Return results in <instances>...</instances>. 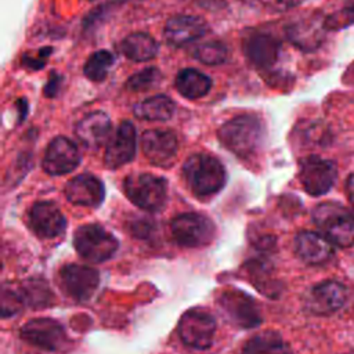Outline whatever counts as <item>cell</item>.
I'll use <instances>...</instances> for the list:
<instances>
[{"label":"cell","mask_w":354,"mask_h":354,"mask_svg":"<svg viewBox=\"0 0 354 354\" xmlns=\"http://www.w3.org/2000/svg\"><path fill=\"white\" fill-rule=\"evenodd\" d=\"M174 84L177 91L183 97L188 100H198L205 97L210 91L212 79L207 75L199 72L198 69L188 68L177 73Z\"/></svg>","instance_id":"obj_24"},{"label":"cell","mask_w":354,"mask_h":354,"mask_svg":"<svg viewBox=\"0 0 354 354\" xmlns=\"http://www.w3.org/2000/svg\"><path fill=\"white\" fill-rule=\"evenodd\" d=\"M299 178L307 194L319 196L333 187L337 178V166L333 160L310 155L300 160Z\"/></svg>","instance_id":"obj_7"},{"label":"cell","mask_w":354,"mask_h":354,"mask_svg":"<svg viewBox=\"0 0 354 354\" xmlns=\"http://www.w3.org/2000/svg\"><path fill=\"white\" fill-rule=\"evenodd\" d=\"M288 40L300 48L301 51L317 50L326 36L325 17L319 12H314L292 21L285 28Z\"/></svg>","instance_id":"obj_10"},{"label":"cell","mask_w":354,"mask_h":354,"mask_svg":"<svg viewBox=\"0 0 354 354\" xmlns=\"http://www.w3.org/2000/svg\"><path fill=\"white\" fill-rule=\"evenodd\" d=\"M21 337L35 347L54 351L65 343L66 335L59 322L51 318H33L22 326Z\"/></svg>","instance_id":"obj_12"},{"label":"cell","mask_w":354,"mask_h":354,"mask_svg":"<svg viewBox=\"0 0 354 354\" xmlns=\"http://www.w3.org/2000/svg\"><path fill=\"white\" fill-rule=\"evenodd\" d=\"M80 163V152L73 141L66 137L58 136L47 145L43 169L51 176H61L69 173Z\"/></svg>","instance_id":"obj_13"},{"label":"cell","mask_w":354,"mask_h":354,"mask_svg":"<svg viewBox=\"0 0 354 354\" xmlns=\"http://www.w3.org/2000/svg\"><path fill=\"white\" fill-rule=\"evenodd\" d=\"M51 51H53L51 47L41 48V50L39 51L37 57H35V58H33V57H29L28 54H25L24 58H22V64H24L25 68H30V69H35V71L41 69V68L46 65L47 57H48V54H50Z\"/></svg>","instance_id":"obj_33"},{"label":"cell","mask_w":354,"mask_h":354,"mask_svg":"<svg viewBox=\"0 0 354 354\" xmlns=\"http://www.w3.org/2000/svg\"><path fill=\"white\" fill-rule=\"evenodd\" d=\"M61 84H62V76L58 75V73H55V72H51V73H50V77H48V80H47V83L44 84V90H43L44 95H46L47 98L55 97V95L58 94L59 88H61Z\"/></svg>","instance_id":"obj_35"},{"label":"cell","mask_w":354,"mask_h":354,"mask_svg":"<svg viewBox=\"0 0 354 354\" xmlns=\"http://www.w3.org/2000/svg\"><path fill=\"white\" fill-rule=\"evenodd\" d=\"M209 30L206 21L198 15H174L169 18L165 26V40L170 46H185L192 43L202 36H205Z\"/></svg>","instance_id":"obj_17"},{"label":"cell","mask_w":354,"mask_h":354,"mask_svg":"<svg viewBox=\"0 0 354 354\" xmlns=\"http://www.w3.org/2000/svg\"><path fill=\"white\" fill-rule=\"evenodd\" d=\"M296 254L306 263L317 266L326 263L333 256V243L314 231H301L295 238Z\"/></svg>","instance_id":"obj_22"},{"label":"cell","mask_w":354,"mask_h":354,"mask_svg":"<svg viewBox=\"0 0 354 354\" xmlns=\"http://www.w3.org/2000/svg\"><path fill=\"white\" fill-rule=\"evenodd\" d=\"M111 131H112L111 119L102 111H94L86 115L76 124V129H75V134L79 138V141L90 149H97L104 144H108L112 136Z\"/></svg>","instance_id":"obj_20"},{"label":"cell","mask_w":354,"mask_h":354,"mask_svg":"<svg viewBox=\"0 0 354 354\" xmlns=\"http://www.w3.org/2000/svg\"><path fill=\"white\" fill-rule=\"evenodd\" d=\"M313 220L335 246H354V213L343 205L337 202L319 203L313 210Z\"/></svg>","instance_id":"obj_3"},{"label":"cell","mask_w":354,"mask_h":354,"mask_svg":"<svg viewBox=\"0 0 354 354\" xmlns=\"http://www.w3.org/2000/svg\"><path fill=\"white\" fill-rule=\"evenodd\" d=\"M18 106H19V122L25 119V115H26V111H28V102L25 101V98H19L18 100Z\"/></svg>","instance_id":"obj_38"},{"label":"cell","mask_w":354,"mask_h":354,"mask_svg":"<svg viewBox=\"0 0 354 354\" xmlns=\"http://www.w3.org/2000/svg\"><path fill=\"white\" fill-rule=\"evenodd\" d=\"M353 24H354V1L325 17V28L328 32L346 29Z\"/></svg>","instance_id":"obj_31"},{"label":"cell","mask_w":354,"mask_h":354,"mask_svg":"<svg viewBox=\"0 0 354 354\" xmlns=\"http://www.w3.org/2000/svg\"><path fill=\"white\" fill-rule=\"evenodd\" d=\"M21 296L25 304L33 308H40L48 306L51 301V290L48 289L46 281L29 279L21 285Z\"/></svg>","instance_id":"obj_28"},{"label":"cell","mask_w":354,"mask_h":354,"mask_svg":"<svg viewBox=\"0 0 354 354\" xmlns=\"http://www.w3.org/2000/svg\"><path fill=\"white\" fill-rule=\"evenodd\" d=\"M173 238L178 245L187 248H199L210 243L216 234L213 221L199 213H183L170 223Z\"/></svg>","instance_id":"obj_6"},{"label":"cell","mask_w":354,"mask_h":354,"mask_svg":"<svg viewBox=\"0 0 354 354\" xmlns=\"http://www.w3.org/2000/svg\"><path fill=\"white\" fill-rule=\"evenodd\" d=\"M162 72L158 68L149 66L134 75H131L126 82V88L131 91H148L155 88L162 82Z\"/></svg>","instance_id":"obj_30"},{"label":"cell","mask_w":354,"mask_h":354,"mask_svg":"<svg viewBox=\"0 0 354 354\" xmlns=\"http://www.w3.org/2000/svg\"><path fill=\"white\" fill-rule=\"evenodd\" d=\"M136 127L130 120H123L116 131L111 136L105 153L104 163L109 169H118L129 163L136 155Z\"/></svg>","instance_id":"obj_14"},{"label":"cell","mask_w":354,"mask_h":354,"mask_svg":"<svg viewBox=\"0 0 354 354\" xmlns=\"http://www.w3.org/2000/svg\"><path fill=\"white\" fill-rule=\"evenodd\" d=\"M65 196L69 202L80 206L97 207L105 196L104 184L93 174H79L65 187Z\"/></svg>","instance_id":"obj_21"},{"label":"cell","mask_w":354,"mask_h":354,"mask_svg":"<svg viewBox=\"0 0 354 354\" xmlns=\"http://www.w3.org/2000/svg\"><path fill=\"white\" fill-rule=\"evenodd\" d=\"M218 308L228 319L239 328H253L261 322V314L257 303L242 290H225L220 295Z\"/></svg>","instance_id":"obj_9"},{"label":"cell","mask_w":354,"mask_h":354,"mask_svg":"<svg viewBox=\"0 0 354 354\" xmlns=\"http://www.w3.org/2000/svg\"><path fill=\"white\" fill-rule=\"evenodd\" d=\"M242 354H292V350L281 335L267 330L252 336L245 343Z\"/></svg>","instance_id":"obj_26"},{"label":"cell","mask_w":354,"mask_h":354,"mask_svg":"<svg viewBox=\"0 0 354 354\" xmlns=\"http://www.w3.org/2000/svg\"><path fill=\"white\" fill-rule=\"evenodd\" d=\"M242 50L253 66L266 69L272 66L278 59L281 43L275 36L270 33L256 32L245 37Z\"/></svg>","instance_id":"obj_19"},{"label":"cell","mask_w":354,"mask_h":354,"mask_svg":"<svg viewBox=\"0 0 354 354\" xmlns=\"http://www.w3.org/2000/svg\"><path fill=\"white\" fill-rule=\"evenodd\" d=\"M194 58L206 65H220L227 61L228 51L221 41H207L194 50Z\"/></svg>","instance_id":"obj_29"},{"label":"cell","mask_w":354,"mask_h":354,"mask_svg":"<svg viewBox=\"0 0 354 354\" xmlns=\"http://www.w3.org/2000/svg\"><path fill=\"white\" fill-rule=\"evenodd\" d=\"M263 136V123L252 113L238 115L218 129L221 144L239 158L252 156L260 148Z\"/></svg>","instance_id":"obj_1"},{"label":"cell","mask_w":354,"mask_h":354,"mask_svg":"<svg viewBox=\"0 0 354 354\" xmlns=\"http://www.w3.org/2000/svg\"><path fill=\"white\" fill-rule=\"evenodd\" d=\"M115 62V57L108 50H98L93 53L83 66L84 76L91 82H101L106 77L108 71Z\"/></svg>","instance_id":"obj_27"},{"label":"cell","mask_w":354,"mask_h":354,"mask_svg":"<svg viewBox=\"0 0 354 354\" xmlns=\"http://www.w3.org/2000/svg\"><path fill=\"white\" fill-rule=\"evenodd\" d=\"M346 192H347V198L354 209V173L350 174L346 181Z\"/></svg>","instance_id":"obj_36"},{"label":"cell","mask_w":354,"mask_h":354,"mask_svg":"<svg viewBox=\"0 0 354 354\" xmlns=\"http://www.w3.org/2000/svg\"><path fill=\"white\" fill-rule=\"evenodd\" d=\"M141 147L148 160L156 166L171 163L178 151L177 136L170 130H147L141 137Z\"/></svg>","instance_id":"obj_16"},{"label":"cell","mask_w":354,"mask_h":354,"mask_svg":"<svg viewBox=\"0 0 354 354\" xmlns=\"http://www.w3.org/2000/svg\"><path fill=\"white\" fill-rule=\"evenodd\" d=\"M347 300V289L339 281H324L310 289L306 307L318 315H329L343 307Z\"/></svg>","instance_id":"obj_15"},{"label":"cell","mask_w":354,"mask_h":354,"mask_svg":"<svg viewBox=\"0 0 354 354\" xmlns=\"http://www.w3.org/2000/svg\"><path fill=\"white\" fill-rule=\"evenodd\" d=\"M183 174L189 189L201 196L218 192L227 180L223 163L207 153L191 155L184 162Z\"/></svg>","instance_id":"obj_2"},{"label":"cell","mask_w":354,"mask_h":354,"mask_svg":"<svg viewBox=\"0 0 354 354\" xmlns=\"http://www.w3.org/2000/svg\"><path fill=\"white\" fill-rule=\"evenodd\" d=\"M216 332L214 317L203 308H191L178 321L181 340L194 348L205 350L212 346Z\"/></svg>","instance_id":"obj_8"},{"label":"cell","mask_w":354,"mask_h":354,"mask_svg":"<svg viewBox=\"0 0 354 354\" xmlns=\"http://www.w3.org/2000/svg\"><path fill=\"white\" fill-rule=\"evenodd\" d=\"M123 189L134 205L147 212L162 210L167 199L165 180L149 173L127 176L123 181Z\"/></svg>","instance_id":"obj_4"},{"label":"cell","mask_w":354,"mask_h":354,"mask_svg":"<svg viewBox=\"0 0 354 354\" xmlns=\"http://www.w3.org/2000/svg\"><path fill=\"white\" fill-rule=\"evenodd\" d=\"M62 289L77 301H87L100 283L98 272L82 264H68L59 271Z\"/></svg>","instance_id":"obj_11"},{"label":"cell","mask_w":354,"mask_h":354,"mask_svg":"<svg viewBox=\"0 0 354 354\" xmlns=\"http://www.w3.org/2000/svg\"><path fill=\"white\" fill-rule=\"evenodd\" d=\"M261 4L272 12H283L297 7L301 0H260Z\"/></svg>","instance_id":"obj_34"},{"label":"cell","mask_w":354,"mask_h":354,"mask_svg":"<svg viewBox=\"0 0 354 354\" xmlns=\"http://www.w3.org/2000/svg\"><path fill=\"white\" fill-rule=\"evenodd\" d=\"M149 230H151V225L147 221H141V224L133 225V232L134 235H138V236H147Z\"/></svg>","instance_id":"obj_37"},{"label":"cell","mask_w":354,"mask_h":354,"mask_svg":"<svg viewBox=\"0 0 354 354\" xmlns=\"http://www.w3.org/2000/svg\"><path fill=\"white\" fill-rule=\"evenodd\" d=\"M119 50L126 58L134 62H145L156 57L159 51V44L148 33L137 32L126 36L122 40Z\"/></svg>","instance_id":"obj_23"},{"label":"cell","mask_w":354,"mask_h":354,"mask_svg":"<svg viewBox=\"0 0 354 354\" xmlns=\"http://www.w3.org/2000/svg\"><path fill=\"white\" fill-rule=\"evenodd\" d=\"M73 245L83 259L93 263H102L115 254L119 242L102 225L86 224L76 230Z\"/></svg>","instance_id":"obj_5"},{"label":"cell","mask_w":354,"mask_h":354,"mask_svg":"<svg viewBox=\"0 0 354 354\" xmlns=\"http://www.w3.org/2000/svg\"><path fill=\"white\" fill-rule=\"evenodd\" d=\"M29 224L41 238H57L64 234L66 220L58 206L50 201L37 202L29 212Z\"/></svg>","instance_id":"obj_18"},{"label":"cell","mask_w":354,"mask_h":354,"mask_svg":"<svg viewBox=\"0 0 354 354\" xmlns=\"http://www.w3.org/2000/svg\"><path fill=\"white\" fill-rule=\"evenodd\" d=\"M24 304L22 296L19 290H14L12 288H8L7 285L1 289V314L3 317H10L21 310V306Z\"/></svg>","instance_id":"obj_32"},{"label":"cell","mask_w":354,"mask_h":354,"mask_svg":"<svg viewBox=\"0 0 354 354\" xmlns=\"http://www.w3.org/2000/svg\"><path fill=\"white\" fill-rule=\"evenodd\" d=\"M174 109H176V106L170 97L158 94V95H153L144 101L137 102L133 106V113L138 119L165 122L173 116Z\"/></svg>","instance_id":"obj_25"}]
</instances>
